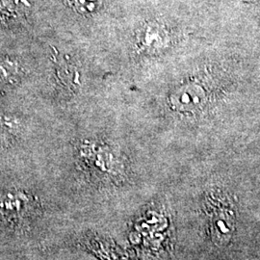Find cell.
I'll list each match as a JSON object with an SVG mask.
<instances>
[{
    "instance_id": "2",
    "label": "cell",
    "mask_w": 260,
    "mask_h": 260,
    "mask_svg": "<svg viewBox=\"0 0 260 260\" xmlns=\"http://www.w3.org/2000/svg\"><path fill=\"white\" fill-rule=\"evenodd\" d=\"M205 209L211 240L217 246H225L231 242L235 232L234 205L226 196L214 192L206 198Z\"/></svg>"
},
{
    "instance_id": "1",
    "label": "cell",
    "mask_w": 260,
    "mask_h": 260,
    "mask_svg": "<svg viewBox=\"0 0 260 260\" xmlns=\"http://www.w3.org/2000/svg\"><path fill=\"white\" fill-rule=\"evenodd\" d=\"M43 206L35 196L23 190L0 191V226L19 230L40 218Z\"/></svg>"
},
{
    "instance_id": "3",
    "label": "cell",
    "mask_w": 260,
    "mask_h": 260,
    "mask_svg": "<svg viewBox=\"0 0 260 260\" xmlns=\"http://www.w3.org/2000/svg\"><path fill=\"white\" fill-rule=\"evenodd\" d=\"M103 0H71L74 7L80 13H92L98 9Z\"/></svg>"
}]
</instances>
